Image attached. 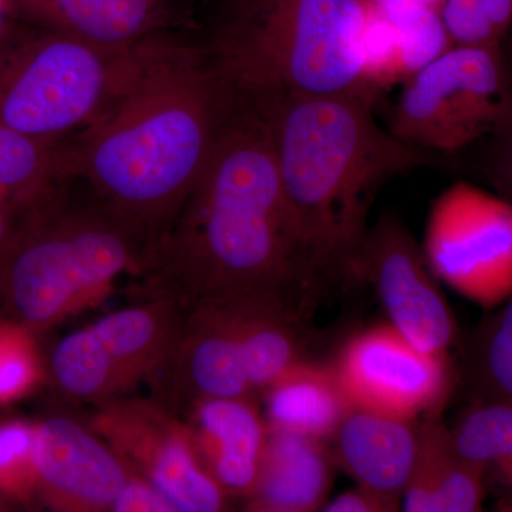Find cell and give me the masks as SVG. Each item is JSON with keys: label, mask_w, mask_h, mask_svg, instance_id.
<instances>
[{"label": "cell", "mask_w": 512, "mask_h": 512, "mask_svg": "<svg viewBox=\"0 0 512 512\" xmlns=\"http://www.w3.org/2000/svg\"><path fill=\"white\" fill-rule=\"evenodd\" d=\"M140 296L187 303L256 293L306 319L330 282L286 200L265 111L237 96L210 160L180 211L151 244Z\"/></svg>", "instance_id": "obj_1"}, {"label": "cell", "mask_w": 512, "mask_h": 512, "mask_svg": "<svg viewBox=\"0 0 512 512\" xmlns=\"http://www.w3.org/2000/svg\"><path fill=\"white\" fill-rule=\"evenodd\" d=\"M234 103L205 43L184 32L153 37L119 96L67 140L70 177L148 249L180 211Z\"/></svg>", "instance_id": "obj_2"}, {"label": "cell", "mask_w": 512, "mask_h": 512, "mask_svg": "<svg viewBox=\"0 0 512 512\" xmlns=\"http://www.w3.org/2000/svg\"><path fill=\"white\" fill-rule=\"evenodd\" d=\"M251 99L265 111L282 188L316 265L330 284L346 281L377 194L439 158L380 127L367 97Z\"/></svg>", "instance_id": "obj_3"}, {"label": "cell", "mask_w": 512, "mask_h": 512, "mask_svg": "<svg viewBox=\"0 0 512 512\" xmlns=\"http://www.w3.org/2000/svg\"><path fill=\"white\" fill-rule=\"evenodd\" d=\"M369 0H225L205 46L238 96H356Z\"/></svg>", "instance_id": "obj_4"}, {"label": "cell", "mask_w": 512, "mask_h": 512, "mask_svg": "<svg viewBox=\"0 0 512 512\" xmlns=\"http://www.w3.org/2000/svg\"><path fill=\"white\" fill-rule=\"evenodd\" d=\"M146 239L96 198L56 200L20 215L0 252V308L39 336L109 291L136 278Z\"/></svg>", "instance_id": "obj_5"}, {"label": "cell", "mask_w": 512, "mask_h": 512, "mask_svg": "<svg viewBox=\"0 0 512 512\" xmlns=\"http://www.w3.org/2000/svg\"><path fill=\"white\" fill-rule=\"evenodd\" d=\"M305 320L256 293H220L183 305L151 397L180 414L201 399L258 400L289 367L308 360Z\"/></svg>", "instance_id": "obj_6"}, {"label": "cell", "mask_w": 512, "mask_h": 512, "mask_svg": "<svg viewBox=\"0 0 512 512\" xmlns=\"http://www.w3.org/2000/svg\"><path fill=\"white\" fill-rule=\"evenodd\" d=\"M151 39L106 49L30 26L0 45V126L39 140L74 136L119 96Z\"/></svg>", "instance_id": "obj_7"}, {"label": "cell", "mask_w": 512, "mask_h": 512, "mask_svg": "<svg viewBox=\"0 0 512 512\" xmlns=\"http://www.w3.org/2000/svg\"><path fill=\"white\" fill-rule=\"evenodd\" d=\"M511 120L510 73L501 45L450 46L404 82L389 130L430 153H454L507 133Z\"/></svg>", "instance_id": "obj_8"}, {"label": "cell", "mask_w": 512, "mask_h": 512, "mask_svg": "<svg viewBox=\"0 0 512 512\" xmlns=\"http://www.w3.org/2000/svg\"><path fill=\"white\" fill-rule=\"evenodd\" d=\"M183 305L168 296L103 316L57 340L43 359L45 382L67 400L94 407L131 396L170 352Z\"/></svg>", "instance_id": "obj_9"}, {"label": "cell", "mask_w": 512, "mask_h": 512, "mask_svg": "<svg viewBox=\"0 0 512 512\" xmlns=\"http://www.w3.org/2000/svg\"><path fill=\"white\" fill-rule=\"evenodd\" d=\"M424 256L437 281L495 309L512 296V207L476 185H451L431 205Z\"/></svg>", "instance_id": "obj_10"}, {"label": "cell", "mask_w": 512, "mask_h": 512, "mask_svg": "<svg viewBox=\"0 0 512 512\" xmlns=\"http://www.w3.org/2000/svg\"><path fill=\"white\" fill-rule=\"evenodd\" d=\"M87 426L175 511L228 510L231 500L201 466L183 419L153 397L100 404Z\"/></svg>", "instance_id": "obj_11"}, {"label": "cell", "mask_w": 512, "mask_h": 512, "mask_svg": "<svg viewBox=\"0 0 512 512\" xmlns=\"http://www.w3.org/2000/svg\"><path fill=\"white\" fill-rule=\"evenodd\" d=\"M346 281L372 285L393 328L423 352L450 355L456 318L423 248L402 220L384 214L367 229Z\"/></svg>", "instance_id": "obj_12"}, {"label": "cell", "mask_w": 512, "mask_h": 512, "mask_svg": "<svg viewBox=\"0 0 512 512\" xmlns=\"http://www.w3.org/2000/svg\"><path fill=\"white\" fill-rule=\"evenodd\" d=\"M333 369L353 406L400 419L443 412L456 384L450 355L423 352L389 322L350 338Z\"/></svg>", "instance_id": "obj_13"}, {"label": "cell", "mask_w": 512, "mask_h": 512, "mask_svg": "<svg viewBox=\"0 0 512 512\" xmlns=\"http://www.w3.org/2000/svg\"><path fill=\"white\" fill-rule=\"evenodd\" d=\"M36 495L56 511L104 512L134 476L87 424L46 417L33 424Z\"/></svg>", "instance_id": "obj_14"}, {"label": "cell", "mask_w": 512, "mask_h": 512, "mask_svg": "<svg viewBox=\"0 0 512 512\" xmlns=\"http://www.w3.org/2000/svg\"><path fill=\"white\" fill-rule=\"evenodd\" d=\"M35 28L106 49H130L151 37L194 28L190 0H5Z\"/></svg>", "instance_id": "obj_15"}, {"label": "cell", "mask_w": 512, "mask_h": 512, "mask_svg": "<svg viewBox=\"0 0 512 512\" xmlns=\"http://www.w3.org/2000/svg\"><path fill=\"white\" fill-rule=\"evenodd\" d=\"M178 416L208 476L229 500H247L258 480L268 440L258 402L212 397L197 400Z\"/></svg>", "instance_id": "obj_16"}, {"label": "cell", "mask_w": 512, "mask_h": 512, "mask_svg": "<svg viewBox=\"0 0 512 512\" xmlns=\"http://www.w3.org/2000/svg\"><path fill=\"white\" fill-rule=\"evenodd\" d=\"M419 421L352 404L323 444L357 484L402 498L419 450Z\"/></svg>", "instance_id": "obj_17"}, {"label": "cell", "mask_w": 512, "mask_h": 512, "mask_svg": "<svg viewBox=\"0 0 512 512\" xmlns=\"http://www.w3.org/2000/svg\"><path fill=\"white\" fill-rule=\"evenodd\" d=\"M335 468L322 441L268 430L258 480L244 501L245 510L320 511L329 500Z\"/></svg>", "instance_id": "obj_18"}, {"label": "cell", "mask_w": 512, "mask_h": 512, "mask_svg": "<svg viewBox=\"0 0 512 512\" xmlns=\"http://www.w3.org/2000/svg\"><path fill=\"white\" fill-rule=\"evenodd\" d=\"M443 412L419 421V450L406 488L402 510L407 512H477L483 510V474L461 460L448 439Z\"/></svg>", "instance_id": "obj_19"}, {"label": "cell", "mask_w": 512, "mask_h": 512, "mask_svg": "<svg viewBox=\"0 0 512 512\" xmlns=\"http://www.w3.org/2000/svg\"><path fill=\"white\" fill-rule=\"evenodd\" d=\"M261 399L268 430L301 434L322 443L352 406L333 365L312 359L289 367Z\"/></svg>", "instance_id": "obj_20"}, {"label": "cell", "mask_w": 512, "mask_h": 512, "mask_svg": "<svg viewBox=\"0 0 512 512\" xmlns=\"http://www.w3.org/2000/svg\"><path fill=\"white\" fill-rule=\"evenodd\" d=\"M69 183L67 140H39L0 126V204L20 217L55 200Z\"/></svg>", "instance_id": "obj_21"}, {"label": "cell", "mask_w": 512, "mask_h": 512, "mask_svg": "<svg viewBox=\"0 0 512 512\" xmlns=\"http://www.w3.org/2000/svg\"><path fill=\"white\" fill-rule=\"evenodd\" d=\"M454 373L471 403H512V299L485 316L464 340Z\"/></svg>", "instance_id": "obj_22"}, {"label": "cell", "mask_w": 512, "mask_h": 512, "mask_svg": "<svg viewBox=\"0 0 512 512\" xmlns=\"http://www.w3.org/2000/svg\"><path fill=\"white\" fill-rule=\"evenodd\" d=\"M448 429V427H447ZM448 439L461 460L511 488L512 403H471L448 429Z\"/></svg>", "instance_id": "obj_23"}, {"label": "cell", "mask_w": 512, "mask_h": 512, "mask_svg": "<svg viewBox=\"0 0 512 512\" xmlns=\"http://www.w3.org/2000/svg\"><path fill=\"white\" fill-rule=\"evenodd\" d=\"M392 23L407 79L451 45L440 12L420 0H372Z\"/></svg>", "instance_id": "obj_24"}, {"label": "cell", "mask_w": 512, "mask_h": 512, "mask_svg": "<svg viewBox=\"0 0 512 512\" xmlns=\"http://www.w3.org/2000/svg\"><path fill=\"white\" fill-rule=\"evenodd\" d=\"M36 338L12 320L0 322V406L22 399L45 382V363Z\"/></svg>", "instance_id": "obj_25"}, {"label": "cell", "mask_w": 512, "mask_h": 512, "mask_svg": "<svg viewBox=\"0 0 512 512\" xmlns=\"http://www.w3.org/2000/svg\"><path fill=\"white\" fill-rule=\"evenodd\" d=\"M0 495L23 504L36 497L33 424L28 421L0 423Z\"/></svg>", "instance_id": "obj_26"}, {"label": "cell", "mask_w": 512, "mask_h": 512, "mask_svg": "<svg viewBox=\"0 0 512 512\" xmlns=\"http://www.w3.org/2000/svg\"><path fill=\"white\" fill-rule=\"evenodd\" d=\"M440 18L453 46H498L483 0H443Z\"/></svg>", "instance_id": "obj_27"}, {"label": "cell", "mask_w": 512, "mask_h": 512, "mask_svg": "<svg viewBox=\"0 0 512 512\" xmlns=\"http://www.w3.org/2000/svg\"><path fill=\"white\" fill-rule=\"evenodd\" d=\"M402 510V498L384 494L375 488L357 484L352 490L326 501L325 512H396Z\"/></svg>", "instance_id": "obj_28"}, {"label": "cell", "mask_w": 512, "mask_h": 512, "mask_svg": "<svg viewBox=\"0 0 512 512\" xmlns=\"http://www.w3.org/2000/svg\"><path fill=\"white\" fill-rule=\"evenodd\" d=\"M114 512H177L173 504L143 478L133 476L113 505Z\"/></svg>", "instance_id": "obj_29"}, {"label": "cell", "mask_w": 512, "mask_h": 512, "mask_svg": "<svg viewBox=\"0 0 512 512\" xmlns=\"http://www.w3.org/2000/svg\"><path fill=\"white\" fill-rule=\"evenodd\" d=\"M483 3L495 33L503 40L511 25L512 0H483Z\"/></svg>", "instance_id": "obj_30"}, {"label": "cell", "mask_w": 512, "mask_h": 512, "mask_svg": "<svg viewBox=\"0 0 512 512\" xmlns=\"http://www.w3.org/2000/svg\"><path fill=\"white\" fill-rule=\"evenodd\" d=\"M18 218L15 212L0 204V252L3 251L10 237H12Z\"/></svg>", "instance_id": "obj_31"}, {"label": "cell", "mask_w": 512, "mask_h": 512, "mask_svg": "<svg viewBox=\"0 0 512 512\" xmlns=\"http://www.w3.org/2000/svg\"><path fill=\"white\" fill-rule=\"evenodd\" d=\"M420 2L426 3V5H429L431 8L437 9L440 12L441 3H443V0H420Z\"/></svg>", "instance_id": "obj_32"}, {"label": "cell", "mask_w": 512, "mask_h": 512, "mask_svg": "<svg viewBox=\"0 0 512 512\" xmlns=\"http://www.w3.org/2000/svg\"><path fill=\"white\" fill-rule=\"evenodd\" d=\"M3 510V504H2V501H0V511Z\"/></svg>", "instance_id": "obj_33"}, {"label": "cell", "mask_w": 512, "mask_h": 512, "mask_svg": "<svg viewBox=\"0 0 512 512\" xmlns=\"http://www.w3.org/2000/svg\"><path fill=\"white\" fill-rule=\"evenodd\" d=\"M3 319H0V322H2Z\"/></svg>", "instance_id": "obj_34"}]
</instances>
